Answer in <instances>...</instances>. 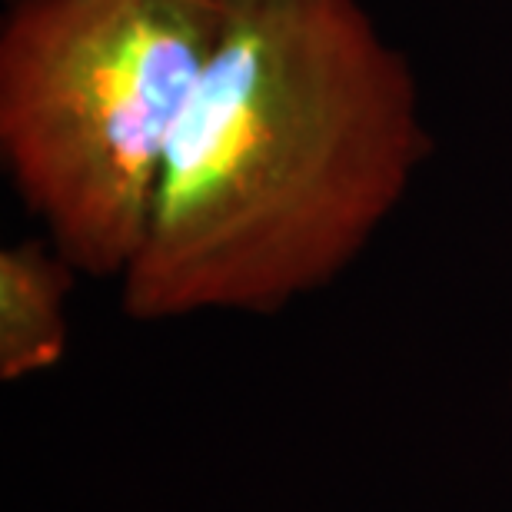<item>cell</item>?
Masks as SVG:
<instances>
[{
    "label": "cell",
    "mask_w": 512,
    "mask_h": 512,
    "mask_svg": "<svg viewBox=\"0 0 512 512\" xmlns=\"http://www.w3.org/2000/svg\"><path fill=\"white\" fill-rule=\"evenodd\" d=\"M230 0H7L0 163L44 237L120 280Z\"/></svg>",
    "instance_id": "7a4b0ae2"
},
{
    "label": "cell",
    "mask_w": 512,
    "mask_h": 512,
    "mask_svg": "<svg viewBox=\"0 0 512 512\" xmlns=\"http://www.w3.org/2000/svg\"><path fill=\"white\" fill-rule=\"evenodd\" d=\"M77 266L47 237L0 250V380L20 383L64 360Z\"/></svg>",
    "instance_id": "3957f363"
},
{
    "label": "cell",
    "mask_w": 512,
    "mask_h": 512,
    "mask_svg": "<svg viewBox=\"0 0 512 512\" xmlns=\"http://www.w3.org/2000/svg\"><path fill=\"white\" fill-rule=\"evenodd\" d=\"M429 147L413 64L360 0H230L120 310L133 323L286 310L360 260Z\"/></svg>",
    "instance_id": "6da1fadb"
},
{
    "label": "cell",
    "mask_w": 512,
    "mask_h": 512,
    "mask_svg": "<svg viewBox=\"0 0 512 512\" xmlns=\"http://www.w3.org/2000/svg\"><path fill=\"white\" fill-rule=\"evenodd\" d=\"M509 399H512V386H509Z\"/></svg>",
    "instance_id": "277c9868"
}]
</instances>
